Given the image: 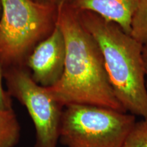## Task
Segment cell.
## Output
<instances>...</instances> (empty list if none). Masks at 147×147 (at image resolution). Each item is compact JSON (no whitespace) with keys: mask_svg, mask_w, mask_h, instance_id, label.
Returning <instances> with one entry per match:
<instances>
[{"mask_svg":"<svg viewBox=\"0 0 147 147\" xmlns=\"http://www.w3.org/2000/svg\"><path fill=\"white\" fill-rule=\"evenodd\" d=\"M130 35L142 45H147V0H140L132 18Z\"/></svg>","mask_w":147,"mask_h":147,"instance_id":"9","label":"cell"},{"mask_svg":"<svg viewBox=\"0 0 147 147\" xmlns=\"http://www.w3.org/2000/svg\"><path fill=\"white\" fill-rule=\"evenodd\" d=\"M3 74V67L0 64V110H10L12 108L11 97L8 92L5 91L2 87V78Z\"/></svg>","mask_w":147,"mask_h":147,"instance_id":"11","label":"cell"},{"mask_svg":"<svg viewBox=\"0 0 147 147\" xmlns=\"http://www.w3.org/2000/svg\"><path fill=\"white\" fill-rule=\"evenodd\" d=\"M57 26L65 40V58L60 80L47 87L55 100L63 107L89 104L127 113L114 94L100 48L78 10L68 3L59 7Z\"/></svg>","mask_w":147,"mask_h":147,"instance_id":"1","label":"cell"},{"mask_svg":"<svg viewBox=\"0 0 147 147\" xmlns=\"http://www.w3.org/2000/svg\"><path fill=\"white\" fill-rule=\"evenodd\" d=\"M65 58V40L57 24L52 34L38 44L29 55L26 67L36 83L44 87H51L63 74Z\"/></svg>","mask_w":147,"mask_h":147,"instance_id":"6","label":"cell"},{"mask_svg":"<svg viewBox=\"0 0 147 147\" xmlns=\"http://www.w3.org/2000/svg\"><path fill=\"white\" fill-rule=\"evenodd\" d=\"M7 92L25 106L36 129L35 147H57L63 106L47 87L36 83L27 67L3 71Z\"/></svg>","mask_w":147,"mask_h":147,"instance_id":"5","label":"cell"},{"mask_svg":"<svg viewBox=\"0 0 147 147\" xmlns=\"http://www.w3.org/2000/svg\"><path fill=\"white\" fill-rule=\"evenodd\" d=\"M140 0H70L69 3L79 11H89L119 25L126 34L131 32L132 18Z\"/></svg>","mask_w":147,"mask_h":147,"instance_id":"7","label":"cell"},{"mask_svg":"<svg viewBox=\"0 0 147 147\" xmlns=\"http://www.w3.org/2000/svg\"><path fill=\"white\" fill-rule=\"evenodd\" d=\"M1 2H0V14H1Z\"/></svg>","mask_w":147,"mask_h":147,"instance_id":"14","label":"cell"},{"mask_svg":"<svg viewBox=\"0 0 147 147\" xmlns=\"http://www.w3.org/2000/svg\"><path fill=\"white\" fill-rule=\"evenodd\" d=\"M78 12L84 27L100 48L117 100L127 113L147 119L143 45L117 24L89 11Z\"/></svg>","mask_w":147,"mask_h":147,"instance_id":"2","label":"cell"},{"mask_svg":"<svg viewBox=\"0 0 147 147\" xmlns=\"http://www.w3.org/2000/svg\"><path fill=\"white\" fill-rule=\"evenodd\" d=\"M0 2V64L3 71L26 67L29 55L56 27L58 8L33 0Z\"/></svg>","mask_w":147,"mask_h":147,"instance_id":"3","label":"cell"},{"mask_svg":"<svg viewBox=\"0 0 147 147\" xmlns=\"http://www.w3.org/2000/svg\"><path fill=\"white\" fill-rule=\"evenodd\" d=\"M19 123L13 110H0V147H14L19 141Z\"/></svg>","mask_w":147,"mask_h":147,"instance_id":"8","label":"cell"},{"mask_svg":"<svg viewBox=\"0 0 147 147\" xmlns=\"http://www.w3.org/2000/svg\"><path fill=\"white\" fill-rule=\"evenodd\" d=\"M135 116L89 104L63 108L59 140L66 147H122L134 125Z\"/></svg>","mask_w":147,"mask_h":147,"instance_id":"4","label":"cell"},{"mask_svg":"<svg viewBox=\"0 0 147 147\" xmlns=\"http://www.w3.org/2000/svg\"><path fill=\"white\" fill-rule=\"evenodd\" d=\"M122 147H147V119L136 121Z\"/></svg>","mask_w":147,"mask_h":147,"instance_id":"10","label":"cell"},{"mask_svg":"<svg viewBox=\"0 0 147 147\" xmlns=\"http://www.w3.org/2000/svg\"><path fill=\"white\" fill-rule=\"evenodd\" d=\"M33 1L42 5H50V6L59 8L64 3L69 2L70 0H33Z\"/></svg>","mask_w":147,"mask_h":147,"instance_id":"12","label":"cell"},{"mask_svg":"<svg viewBox=\"0 0 147 147\" xmlns=\"http://www.w3.org/2000/svg\"><path fill=\"white\" fill-rule=\"evenodd\" d=\"M142 59H143V63H144L145 81H146V87L147 89V45H143Z\"/></svg>","mask_w":147,"mask_h":147,"instance_id":"13","label":"cell"}]
</instances>
